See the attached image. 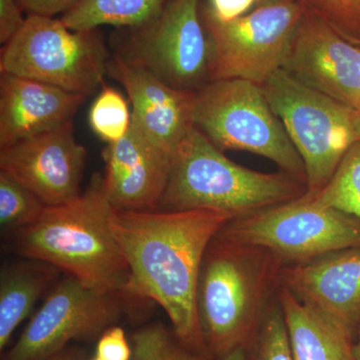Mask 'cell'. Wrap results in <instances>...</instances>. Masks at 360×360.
<instances>
[{"label": "cell", "instance_id": "21", "mask_svg": "<svg viewBox=\"0 0 360 360\" xmlns=\"http://www.w3.org/2000/svg\"><path fill=\"white\" fill-rule=\"evenodd\" d=\"M305 194L316 205L360 219V141L348 149L333 177L321 191Z\"/></svg>", "mask_w": 360, "mask_h": 360}, {"label": "cell", "instance_id": "6", "mask_svg": "<svg viewBox=\"0 0 360 360\" xmlns=\"http://www.w3.org/2000/svg\"><path fill=\"white\" fill-rule=\"evenodd\" d=\"M111 58L98 30H70L59 18L28 15L0 52L1 73L89 96L103 84Z\"/></svg>", "mask_w": 360, "mask_h": 360}, {"label": "cell", "instance_id": "11", "mask_svg": "<svg viewBox=\"0 0 360 360\" xmlns=\"http://www.w3.org/2000/svg\"><path fill=\"white\" fill-rule=\"evenodd\" d=\"M124 296L92 290L75 277L61 279L1 360H45L71 341H92L115 326Z\"/></svg>", "mask_w": 360, "mask_h": 360}, {"label": "cell", "instance_id": "35", "mask_svg": "<svg viewBox=\"0 0 360 360\" xmlns=\"http://www.w3.org/2000/svg\"><path fill=\"white\" fill-rule=\"evenodd\" d=\"M357 111V124H359V139H360V104L359 108L356 110Z\"/></svg>", "mask_w": 360, "mask_h": 360}, {"label": "cell", "instance_id": "27", "mask_svg": "<svg viewBox=\"0 0 360 360\" xmlns=\"http://www.w3.org/2000/svg\"><path fill=\"white\" fill-rule=\"evenodd\" d=\"M132 349L120 326L106 329L97 342L96 356L103 360H130Z\"/></svg>", "mask_w": 360, "mask_h": 360}, {"label": "cell", "instance_id": "20", "mask_svg": "<svg viewBox=\"0 0 360 360\" xmlns=\"http://www.w3.org/2000/svg\"><path fill=\"white\" fill-rule=\"evenodd\" d=\"M172 0H80L60 20L73 30H98L103 25L129 30L156 18Z\"/></svg>", "mask_w": 360, "mask_h": 360}, {"label": "cell", "instance_id": "10", "mask_svg": "<svg viewBox=\"0 0 360 360\" xmlns=\"http://www.w3.org/2000/svg\"><path fill=\"white\" fill-rule=\"evenodd\" d=\"M116 53L163 82L196 91L210 82V42L200 0H172L153 20L124 30Z\"/></svg>", "mask_w": 360, "mask_h": 360}, {"label": "cell", "instance_id": "22", "mask_svg": "<svg viewBox=\"0 0 360 360\" xmlns=\"http://www.w3.org/2000/svg\"><path fill=\"white\" fill-rule=\"evenodd\" d=\"M243 348L246 360H295L277 293Z\"/></svg>", "mask_w": 360, "mask_h": 360}, {"label": "cell", "instance_id": "3", "mask_svg": "<svg viewBox=\"0 0 360 360\" xmlns=\"http://www.w3.org/2000/svg\"><path fill=\"white\" fill-rule=\"evenodd\" d=\"M283 262L270 251L215 238L203 257L196 311L215 359L245 347L279 288Z\"/></svg>", "mask_w": 360, "mask_h": 360}, {"label": "cell", "instance_id": "18", "mask_svg": "<svg viewBox=\"0 0 360 360\" xmlns=\"http://www.w3.org/2000/svg\"><path fill=\"white\" fill-rule=\"evenodd\" d=\"M279 302L295 360H354V338L279 284Z\"/></svg>", "mask_w": 360, "mask_h": 360}, {"label": "cell", "instance_id": "32", "mask_svg": "<svg viewBox=\"0 0 360 360\" xmlns=\"http://www.w3.org/2000/svg\"><path fill=\"white\" fill-rule=\"evenodd\" d=\"M215 360H246L245 348L243 347L236 348L229 354L222 355Z\"/></svg>", "mask_w": 360, "mask_h": 360}, {"label": "cell", "instance_id": "17", "mask_svg": "<svg viewBox=\"0 0 360 360\" xmlns=\"http://www.w3.org/2000/svg\"><path fill=\"white\" fill-rule=\"evenodd\" d=\"M85 98L54 85L1 73L0 148L72 124Z\"/></svg>", "mask_w": 360, "mask_h": 360}, {"label": "cell", "instance_id": "28", "mask_svg": "<svg viewBox=\"0 0 360 360\" xmlns=\"http://www.w3.org/2000/svg\"><path fill=\"white\" fill-rule=\"evenodd\" d=\"M18 0H0V42L6 44L20 32L26 18Z\"/></svg>", "mask_w": 360, "mask_h": 360}, {"label": "cell", "instance_id": "14", "mask_svg": "<svg viewBox=\"0 0 360 360\" xmlns=\"http://www.w3.org/2000/svg\"><path fill=\"white\" fill-rule=\"evenodd\" d=\"M108 75L127 91L132 124L172 160L179 144L195 127V91L169 86L116 52L108 63Z\"/></svg>", "mask_w": 360, "mask_h": 360}, {"label": "cell", "instance_id": "15", "mask_svg": "<svg viewBox=\"0 0 360 360\" xmlns=\"http://www.w3.org/2000/svg\"><path fill=\"white\" fill-rule=\"evenodd\" d=\"M279 284L355 340L360 324V248L284 265Z\"/></svg>", "mask_w": 360, "mask_h": 360}, {"label": "cell", "instance_id": "26", "mask_svg": "<svg viewBox=\"0 0 360 360\" xmlns=\"http://www.w3.org/2000/svg\"><path fill=\"white\" fill-rule=\"evenodd\" d=\"M343 39L360 46V0H300Z\"/></svg>", "mask_w": 360, "mask_h": 360}, {"label": "cell", "instance_id": "8", "mask_svg": "<svg viewBox=\"0 0 360 360\" xmlns=\"http://www.w3.org/2000/svg\"><path fill=\"white\" fill-rule=\"evenodd\" d=\"M217 238L270 251L283 265L360 248V219L304 195L227 221Z\"/></svg>", "mask_w": 360, "mask_h": 360}, {"label": "cell", "instance_id": "2", "mask_svg": "<svg viewBox=\"0 0 360 360\" xmlns=\"http://www.w3.org/2000/svg\"><path fill=\"white\" fill-rule=\"evenodd\" d=\"M113 210L103 175L94 174L77 198L46 206L34 224L13 232L14 250L92 290L129 296V265L111 229Z\"/></svg>", "mask_w": 360, "mask_h": 360}, {"label": "cell", "instance_id": "19", "mask_svg": "<svg viewBox=\"0 0 360 360\" xmlns=\"http://www.w3.org/2000/svg\"><path fill=\"white\" fill-rule=\"evenodd\" d=\"M58 269L40 260L25 258L2 267L0 274V349H4L15 329L32 312L35 303L51 288Z\"/></svg>", "mask_w": 360, "mask_h": 360}, {"label": "cell", "instance_id": "1", "mask_svg": "<svg viewBox=\"0 0 360 360\" xmlns=\"http://www.w3.org/2000/svg\"><path fill=\"white\" fill-rule=\"evenodd\" d=\"M231 219L229 213L205 208L113 210L111 217V229L129 265V295L160 304L177 338L200 354L212 355L196 311L198 276L208 245Z\"/></svg>", "mask_w": 360, "mask_h": 360}, {"label": "cell", "instance_id": "31", "mask_svg": "<svg viewBox=\"0 0 360 360\" xmlns=\"http://www.w3.org/2000/svg\"><path fill=\"white\" fill-rule=\"evenodd\" d=\"M45 360H87L84 350L77 347H66Z\"/></svg>", "mask_w": 360, "mask_h": 360}, {"label": "cell", "instance_id": "33", "mask_svg": "<svg viewBox=\"0 0 360 360\" xmlns=\"http://www.w3.org/2000/svg\"><path fill=\"white\" fill-rule=\"evenodd\" d=\"M352 352H354V359L360 360V324L359 329H357L356 338H355Z\"/></svg>", "mask_w": 360, "mask_h": 360}, {"label": "cell", "instance_id": "34", "mask_svg": "<svg viewBox=\"0 0 360 360\" xmlns=\"http://www.w3.org/2000/svg\"><path fill=\"white\" fill-rule=\"evenodd\" d=\"M285 1V0H257L255 7L271 6V4H279V2Z\"/></svg>", "mask_w": 360, "mask_h": 360}, {"label": "cell", "instance_id": "36", "mask_svg": "<svg viewBox=\"0 0 360 360\" xmlns=\"http://www.w3.org/2000/svg\"><path fill=\"white\" fill-rule=\"evenodd\" d=\"M90 360H103V359H98V357H94V359H91Z\"/></svg>", "mask_w": 360, "mask_h": 360}, {"label": "cell", "instance_id": "13", "mask_svg": "<svg viewBox=\"0 0 360 360\" xmlns=\"http://www.w3.org/2000/svg\"><path fill=\"white\" fill-rule=\"evenodd\" d=\"M86 149L72 124L0 148V170L32 191L46 206L63 205L82 194Z\"/></svg>", "mask_w": 360, "mask_h": 360}, {"label": "cell", "instance_id": "4", "mask_svg": "<svg viewBox=\"0 0 360 360\" xmlns=\"http://www.w3.org/2000/svg\"><path fill=\"white\" fill-rule=\"evenodd\" d=\"M307 186L281 172L264 174L226 158L198 127L179 144L158 210H215L232 219L296 200Z\"/></svg>", "mask_w": 360, "mask_h": 360}, {"label": "cell", "instance_id": "29", "mask_svg": "<svg viewBox=\"0 0 360 360\" xmlns=\"http://www.w3.org/2000/svg\"><path fill=\"white\" fill-rule=\"evenodd\" d=\"M257 0H208L205 6L213 18L222 22H229L248 14Z\"/></svg>", "mask_w": 360, "mask_h": 360}, {"label": "cell", "instance_id": "23", "mask_svg": "<svg viewBox=\"0 0 360 360\" xmlns=\"http://www.w3.org/2000/svg\"><path fill=\"white\" fill-rule=\"evenodd\" d=\"M46 205L30 189L0 170V224L16 232L34 224Z\"/></svg>", "mask_w": 360, "mask_h": 360}, {"label": "cell", "instance_id": "9", "mask_svg": "<svg viewBox=\"0 0 360 360\" xmlns=\"http://www.w3.org/2000/svg\"><path fill=\"white\" fill-rule=\"evenodd\" d=\"M305 11L300 0H285L222 22L203 6L212 51L210 82L238 78L264 84L283 70Z\"/></svg>", "mask_w": 360, "mask_h": 360}, {"label": "cell", "instance_id": "30", "mask_svg": "<svg viewBox=\"0 0 360 360\" xmlns=\"http://www.w3.org/2000/svg\"><path fill=\"white\" fill-rule=\"evenodd\" d=\"M28 15L53 18L58 13H65L80 0H18Z\"/></svg>", "mask_w": 360, "mask_h": 360}, {"label": "cell", "instance_id": "7", "mask_svg": "<svg viewBox=\"0 0 360 360\" xmlns=\"http://www.w3.org/2000/svg\"><path fill=\"white\" fill-rule=\"evenodd\" d=\"M262 87L304 163L307 193H319L360 141L356 110L305 86L283 70Z\"/></svg>", "mask_w": 360, "mask_h": 360}, {"label": "cell", "instance_id": "12", "mask_svg": "<svg viewBox=\"0 0 360 360\" xmlns=\"http://www.w3.org/2000/svg\"><path fill=\"white\" fill-rule=\"evenodd\" d=\"M283 70L305 86L359 108L360 46L307 8Z\"/></svg>", "mask_w": 360, "mask_h": 360}, {"label": "cell", "instance_id": "25", "mask_svg": "<svg viewBox=\"0 0 360 360\" xmlns=\"http://www.w3.org/2000/svg\"><path fill=\"white\" fill-rule=\"evenodd\" d=\"M89 123L92 130L106 143L122 139L131 123V113L122 94L103 86L90 108Z\"/></svg>", "mask_w": 360, "mask_h": 360}, {"label": "cell", "instance_id": "24", "mask_svg": "<svg viewBox=\"0 0 360 360\" xmlns=\"http://www.w3.org/2000/svg\"><path fill=\"white\" fill-rule=\"evenodd\" d=\"M131 349L134 360H215L187 347L161 323L137 329L131 335Z\"/></svg>", "mask_w": 360, "mask_h": 360}, {"label": "cell", "instance_id": "16", "mask_svg": "<svg viewBox=\"0 0 360 360\" xmlns=\"http://www.w3.org/2000/svg\"><path fill=\"white\" fill-rule=\"evenodd\" d=\"M103 156L104 181L113 210H158L169 177L170 156L132 123L122 139L106 144Z\"/></svg>", "mask_w": 360, "mask_h": 360}, {"label": "cell", "instance_id": "5", "mask_svg": "<svg viewBox=\"0 0 360 360\" xmlns=\"http://www.w3.org/2000/svg\"><path fill=\"white\" fill-rule=\"evenodd\" d=\"M193 122L221 150L264 156L307 184L304 163L262 85L238 78L208 82L194 94Z\"/></svg>", "mask_w": 360, "mask_h": 360}]
</instances>
